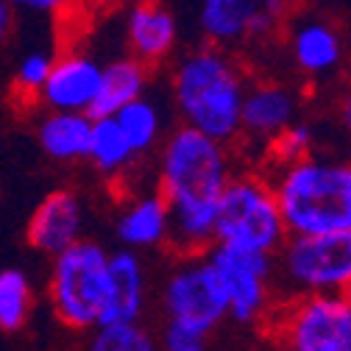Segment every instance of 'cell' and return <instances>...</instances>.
<instances>
[{
  "mask_svg": "<svg viewBox=\"0 0 351 351\" xmlns=\"http://www.w3.org/2000/svg\"><path fill=\"white\" fill-rule=\"evenodd\" d=\"M276 274L295 295H351V229L290 234L276 254Z\"/></svg>",
  "mask_w": 351,
  "mask_h": 351,
  "instance_id": "6",
  "label": "cell"
},
{
  "mask_svg": "<svg viewBox=\"0 0 351 351\" xmlns=\"http://www.w3.org/2000/svg\"><path fill=\"white\" fill-rule=\"evenodd\" d=\"M125 45L128 53L140 59L143 64L162 67L170 62L179 48V17L165 3V0H137L134 6L125 12Z\"/></svg>",
  "mask_w": 351,
  "mask_h": 351,
  "instance_id": "12",
  "label": "cell"
},
{
  "mask_svg": "<svg viewBox=\"0 0 351 351\" xmlns=\"http://www.w3.org/2000/svg\"><path fill=\"white\" fill-rule=\"evenodd\" d=\"M265 148H268V159H271L274 170L285 167V165H293V162L310 156L315 151V128L310 123L293 120L287 128L279 131Z\"/></svg>",
  "mask_w": 351,
  "mask_h": 351,
  "instance_id": "25",
  "label": "cell"
},
{
  "mask_svg": "<svg viewBox=\"0 0 351 351\" xmlns=\"http://www.w3.org/2000/svg\"><path fill=\"white\" fill-rule=\"evenodd\" d=\"M337 117H340L343 128L351 134V90L343 93V98H340V104H337Z\"/></svg>",
  "mask_w": 351,
  "mask_h": 351,
  "instance_id": "29",
  "label": "cell"
},
{
  "mask_svg": "<svg viewBox=\"0 0 351 351\" xmlns=\"http://www.w3.org/2000/svg\"><path fill=\"white\" fill-rule=\"evenodd\" d=\"M86 229V204L70 187H56L42 198L25 226V240L34 251L56 256L67 245L78 243Z\"/></svg>",
  "mask_w": 351,
  "mask_h": 351,
  "instance_id": "10",
  "label": "cell"
},
{
  "mask_svg": "<svg viewBox=\"0 0 351 351\" xmlns=\"http://www.w3.org/2000/svg\"><path fill=\"white\" fill-rule=\"evenodd\" d=\"M343 31L324 17H301L287 31V53L293 67L306 78H326L340 70L346 56Z\"/></svg>",
  "mask_w": 351,
  "mask_h": 351,
  "instance_id": "13",
  "label": "cell"
},
{
  "mask_svg": "<svg viewBox=\"0 0 351 351\" xmlns=\"http://www.w3.org/2000/svg\"><path fill=\"white\" fill-rule=\"evenodd\" d=\"M104 64L86 51H62L53 59L51 75L42 86L36 104L42 109L93 112L101 90Z\"/></svg>",
  "mask_w": 351,
  "mask_h": 351,
  "instance_id": "11",
  "label": "cell"
},
{
  "mask_svg": "<svg viewBox=\"0 0 351 351\" xmlns=\"http://www.w3.org/2000/svg\"><path fill=\"white\" fill-rule=\"evenodd\" d=\"M287 234H332L351 229V162L310 154L276 167L271 179Z\"/></svg>",
  "mask_w": 351,
  "mask_h": 351,
  "instance_id": "3",
  "label": "cell"
},
{
  "mask_svg": "<svg viewBox=\"0 0 351 351\" xmlns=\"http://www.w3.org/2000/svg\"><path fill=\"white\" fill-rule=\"evenodd\" d=\"M36 306L31 276L20 268L0 271V332L17 335L28 326Z\"/></svg>",
  "mask_w": 351,
  "mask_h": 351,
  "instance_id": "22",
  "label": "cell"
},
{
  "mask_svg": "<svg viewBox=\"0 0 351 351\" xmlns=\"http://www.w3.org/2000/svg\"><path fill=\"white\" fill-rule=\"evenodd\" d=\"M137 159H140L137 151L131 148L125 131L120 128L114 114L93 117V140H90V156H86V162L101 176L117 179V176H123Z\"/></svg>",
  "mask_w": 351,
  "mask_h": 351,
  "instance_id": "20",
  "label": "cell"
},
{
  "mask_svg": "<svg viewBox=\"0 0 351 351\" xmlns=\"http://www.w3.org/2000/svg\"><path fill=\"white\" fill-rule=\"evenodd\" d=\"M156 340L162 351H206L209 348V335L182 321H170V318H165Z\"/></svg>",
  "mask_w": 351,
  "mask_h": 351,
  "instance_id": "26",
  "label": "cell"
},
{
  "mask_svg": "<svg viewBox=\"0 0 351 351\" xmlns=\"http://www.w3.org/2000/svg\"><path fill=\"white\" fill-rule=\"evenodd\" d=\"M81 351H162L156 335L140 324H101L86 332Z\"/></svg>",
  "mask_w": 351,
  "mask_h": 351,
  "instance_id": "23",
  "label": "cell"
},
{
  "mask_svg": "<svg viewBox=\"0 0 351 351\" xmlns=\"http://www.w3.org/2000/svg\"><path fill=\"white\" fill-rule=\"evenodd\" d=\"M234 173L232 151L198 128L176 125L156 148V190L170 206L173 256L206 254L215 243L217 201Z\"/></svg>",
  "mask_w": 351,
  "mask_h": 351,
  "instance_id": "1",
  "label": "cell"
},
{
  "mask_svg": "<svg viewBox=\"0 0 351 351\" xmlns=\"http://www.w3.org/2000/svg\"><path fill=\"white\" fill-rule=\"evenodd\" d=\"M151 84V67L143 64L134 56H120L112 59L109 64H104V75H101V90L93 106V117H104V114H117L125 104H131L134 98L148 93Z\"/></svg>",
  "mask_w": 351,
  "mask_h": 351,
  "instance_id": "19",
  "label": "cell"
},
{
  "mask_svg": "<svg viewBox=\"0 0 351 351\" xmlns=\"http://www.w3.org/2000/svg\"><path fill=\"white\" fill-rule=\"evenodd\" d=\"M298 93L282 81H256L248 84L243 101V128L240 137L254 145H268L282 128L298 120Z\"/></svg>",
  "mask_w": 351,
  "mask_h": 351,
  "instance_id": "14",
  "label": "cell"
},
{
  "mask_svg": "<svg viewBox=\"0 0 351 351\" xmlns=\"http://www.w3.org/2000/svg\"><path fill=\"white\" fill-rule=\"evenodd\" d=\"M14 25H17V9L9 0H0V45L9 42V36L14 34Z\"/></svg>",
  "mask_w": 351,
  "mask_h": 351,
  "instance_id": "28",
  "label": "cell"
},
{
  "mask_svg": "<svg viewBox=\"0 0 351 351\" xmlns=\"http://www.w3.org/2000/svg\"><path fill=\"white\" fill-rule=\"evenodd\" d=\"M248 78L221 45H198L170 67V98L179 120L201 134L232 145L240 140Z\"/></svg>",
  "mask_w": 351,
  "mask_h": 351,
  "instance_id": "2",
  "label": "cell"
},
{
  "mask_svg": "<svg viewBox=\"0 0 351 351\" xmlns=\"http://www.w3.org/2000/svg\"><path fill=\"white\" fill-rule=\"evenodd\" d=\"M159 310L165 318L195 326L204 335H212L229 318L223 279L206 254L176 256L159 285Z\"/></svg>",
  "mask_w": 351,
  "mask_h": 351,
  "instance_id": "7",
  "label": "cell"
},
{
  "mask_svg": "<svg viewBox=\"0 0 351 351\" xmlns=\"http://www.w3.org/2000/svg\"><path fill=\"white\" fill-rule=\"evenodd\" d=\"M114 237L123 248L156 251L167 248L170 240V206L154 187L151 193L128 198L114 215Z\"/></svg>",
  "mask_w": 351,
  "mask_h": 351,
  "instance_id": "16",
  "label": "cell"
},
{
  "mask_svg": "<svg viewBox=\"0 0 351 351\" xmlns=\"http://www.w3.org/2000/svg\"><path fill=\"white\" fill-rule=\"evenodd\" d=\"M217 268L229 298V318L237 324H259L271 313L276 254L254 251L232 243H212L206 251Z\"/></svg>",
  "mask_w": 351,
  "mask_h": 351,
  "instance_id": "8",
  "label": "cell"
},
{
  "mask_svg": "<svg viewBox=\"0 0 351 351\" xmlns=\"http://www.w3.org/2000/svg\"><path fill=\"white\" fill-rule=\"evenodd\" d=\"M48 301L56 321L75 335L101 326L109 304V248L81 237L51 256Z\"/></svg>",
  "mask_w": 351,
  "mask_h": 351,
  "instance_id": "4",
  "label": "cell"
},
{
  "mask_svg": "<svg viewBox=\"0 0 351 351\" xmlns=\"http://www.w3.org/2000/svg\"><path fill=\"white\" fill-rule=\"evenodd\" d=\"M276 337L285 351H351L348 295H298L276 315Z\"/></svg>",
  "mask_w": 351,
  "mask_h": 351,
  "instance_id": "9",
  "label": "cell"
},
{
  "mask_svg": "<svg viewBox=\"0 0 351 351\" xmlns=\"http://www.w3.org/2000/svg\"><path fill=\"white\" fill-rule=\"evenodd\" d=\"M114 120L120 123V128L125 131V137L131 143V148L137 151V156L151 154L154 148H159L162 137H165V120H162V106L154 104L148 95H140L131 104H125Z\"/></svg>",
  "mask_w": 351,
  "mask_h": 351,
  "instance_id": "21",
  "label": "cell"
},
{
  "mask_svg": "<svg viewBox=\"0 0 351 351\" xmlns=\"http://www.w3.org/2000/svg\"><path fill=\"white\" fill-rule=\"evenodd\" d=\"M287 237L271 179H262L256 173H232L217 201L215 243L279 254Z\"/></svg>",
  "mask_w": 351,
  "mask_h": 351,
  "instance_id": "5",
  "label": "cell"
},
{
  "mask_svg": "<svg viewBox=\"0 0 351 351\" xmlns=\"http://www.w3.org/2000/svg\"><path fill=\"white\" fill-rule=\"evenodd\" d=\"M34 137L39 151L56 165L86 162L93 140V114L42 109V114L34 123Z\"/></svg>",
  "mask_w": 351,
  "mask_h": 351,
  "instance_id": "17",
  "label": "cell"
},
{
  "mask_svg": "<svg viewBox=\"0 0 351 351\" xmlns=\"http://www.w3.org/2000/svg\"><path fill=\"white\" fill-rule=\"evenodd\" d=\"M348 313H351V295H348Z\"/></svg>",
  "mask_w": 351,
  "mask_h": 351,
  "instance_id": "30",
  "label": "cell"
},
{
  "mask_svg": "<svg viewBox=\"0 0 351 351\" xmlns=\"http://www.w3.org/2000/svg\"><path fill=\"white\" fill-rule=\"evenodd\" d=\"M346 42H348V45H351V36H348V39H346Z\"/></svg>",
  "mask_w": 351,
  "mask_h": 351,
  "instance_id": "31",
  "label": "cell"
},
{
  "mask_svg": "<svg viewBox=\"0 0 351 351\" xmlns=\"http://www.w3.org/2000/svg\"><path fill=\"white\" fill-rule=\"evenodd\" d=\"M9 3L17 9V12H25V14H42V17H51V14H62L70 0H9Z\"/></svg>",
  "mask_w": 351,
  "mask_h": 351,
  "instance_id": "27",
  "label": "cell"
},
{
  "mask_svg": "<svg viewBox=\"0 0 351 351\" xmlns=\"http://www.w3.org/2000/svg\"><path fill=\"white\" fill-rule=\"evenodd\" d=\"M259 0H198V31L206 42L232 48L251 39Z\"/></svg>",
  "mask_w": 351,
  "mask_h": 351,
  "instance_id": "18",
  "label": "cell"
},
{
  "mask_svg": "<svg viewBox=\"0 0 351 351\" xmlns=\"http://www.w3.org/2000/svg\"><path fill=\"white\" fill-rule=\"evenodd\" d=\"M148 313V268L140 251H109V304L101 324H140Z\"/></svg>",
  "mask_w": 351,
  "mask_h": 351,
  "instance_id": "15",
  "label": "cell"
},
{
  "mask_svg": "<svg viewBox=\"0 0 351 351\" xmlns=\"http://www.w3.org/2000/svg\"><path fill=\"white\" fill-rule=\"evenodd\" d=\"M56 53L45 51V48H31L25 51L17 64H14V75H12V90L17 95V101L23 104H36L42 86H45L51 67H53Z\"/></svg>",
  "mask_w": 351,
  "mask_h": 351,
  "instance_id": "24",
  "label": "cell"
}]
</instances>
